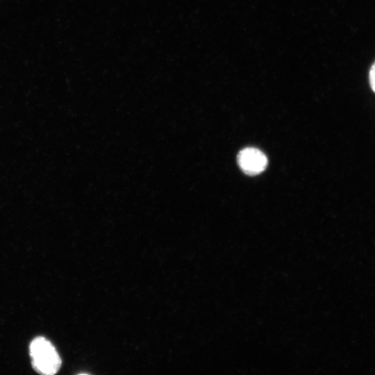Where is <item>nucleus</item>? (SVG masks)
<instances>
[{
	"label": "nucleus",
	"mask_w": 375,
	"mask_h": 375,
	"mask_svg": "<svg viewBox=\"0 0 375 375\" xmlns=\"http://www.w3.org/2000/svg\"><path fill=\"white\" fill-rule=\"evenodd\" d=\"M238 162L244 173L256 175L265 170L267 165V158L259 149L247 147L239 152Z\"/></svg>",
	"instance_id": "nucleus-2"
},
{
	"label": "nucleus",
	"mask_w": 375,
	"mask_h": 375,
	"mask_svg": "<svg viewBox=\"0 0 375 375\" xmlns=\"http://www.w3.org/2000/svg\"><path fill=\"white\" fill-rule=\"evenodd\" d=\"M369 83L372 90L375 92V62L369 72Z\"/></svg>",
	"instance_id": "nucleus-3"
},
{
	"label": "nucleus",
	"mask_w": 375,
	"mask_h": 375,
	"mask_svg": "<svg viewBox=\"0 0 375 375\" xmlns=\"http://www.w3.org/2000/svg\"><path fill=\"white\" fill-rule=\"evenodd\" d=\"M33 368L43 375H53L61 367V358L52 343L44 337L34 338L29 345Z\"/></svg>",
	"instance_id": "nucleus-1"
}]
</instances>
